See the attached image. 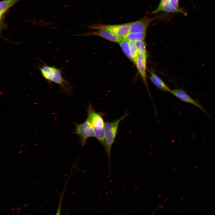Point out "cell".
Returning a JSON list of instances; mask_svg holds the SVG:
<instances>
[{
    "label": "cell",
    "instance_id": "277c9868",
    "mask_svg": "<svg viewBox=\"0 0 215 215\" xmlns=\"http://www.w3.org/2000/svg\"><path fill=\"white\" fill-rule=\"evenodd\" d=\"M130 23L118 25L96 24L90 26L95 29H104L107 30L119 37L125 36L130 33Z\"/></svg>",
    "mask_w": 215,
    "mask_h": 215
},
{
    "label": "cell",
    "instance_id": "9a60e30c",
    "mask_svg": "<svg viewBox=\"0 0 215 215\" xmlns=\"http://www.w3.org/2000/svg\"><path fill=\"white\" fill-rule=\"evenodd\" d=\"M128 41L132 56V60L136 64L138 52L135 44V42L131 40Z\"/></svg>",
    "mask_w": 215,
    "mask_h": 215
},
{
    "label": "cell",
    "instance_id": "4fadbf2b",
    "mask_svg": "<svg viewBox=\"0 0 215 215\" xmlns=\"http://www.w3.org/2000/svg\"><path fill=\"white\" fill-rule=\"evenodd\" d=\"M146 35V32L141 33H129L126 35L119 37L121 41L126 40L134 42L144 40Z\"/></svg>",
    "mask_w": 215,
    "mask_h": 215
},
{
    "label": "cell",
    "instance_id": "e0dca14e",
    "mask_svg": "<svg viewBox=\"0 0 215 215\" xmlns=\"http://www.w3.org/2000/svg\"><path fill=\"white\" fill-rule=\"evenodd\" d=\"M135 42L138 53L147 56L145 44L144 40Z\"/></svg>",
    "mask_w": 215,
    "mask_h": 215
},
{
    "label": "cell",
    "instance_id": "ba28073f",
    "mask_svg": "<svg viewBox=\"0 0 215 215\" xmlns=\"http://www.w3.org/2000/svg\"><path fill=\"white\" fill-rule=\"evenodd\" d=\"M162 11L171 13H179L185 16L187 15L186 13L181 9L173 7L170 3L169 0H161L157 8L152 13H157Z\"/></svg>",
    "mask_w": 215,
    "mask_h": 215
},
{
    "label": "cell",
    "instance_id": "7c38bea8",
    "mask_svg": "<svg viewBox=\"0 0 215 215\" xmlns=\"http://www.w3.org/2000/svg\"><path fill=\"white\" fill-rule=\"evenodd\" d=\"M150 78L153 84L158 88L163 91L170 92L171 90L163 81L154 73H151Z\"/></svg>",
    "mask_w": 215,
    "mask_h": 215
},
{
    "label": "cell",
    "instance_id": "ac0fdd59",
    "mask_svg": "<svg viewBox=\"0 0 215 215\" xmlns=\"http://www.w3.org/2000/svg\"><path fill=\"white\" fill-rule=\"evenodd\" d=\"M171 4L176 8H180L178 4V0H169Z\"/></svg>",
    "mask_w": 215,
    "mask_h": 215
},
{
    "label": "cell",
    "instance_id": "8992f818",
    "mask_svg": "<svg viewBox=\"0 0 215 215\" xmlns=\"http://www.w3.org/2000/svg\"><path fill=\"white\" fill-rule=\"evenodd\" d=\"M152 19L145 16L136 21L130 22V33H141L146 32L149 24Z\"/></svg>",
    "mask_w": 215,
    "mask_h": 215
},
{
    "label": "cell",
    "instance_id": "3957f363",
    "mask_svg": "<svg viewBox=\"0 0 215 215\" xmlns=\"http://www.w3.org/2000/svg\"><path fill=\"white\" fill-rule=\"evenodd\" d=\"M74 125L75 130L74 133L80 138V143L81 146L86 145L89 138L95 137L93 128L87 118L82 123H75Z\"/></svg>",
    "mask_w": 215,
    "mask_h": 215
},
{
    "label": "cell",
    "instance_id": "5b68a950",
    "mask_svg": "<svg viewBox=\"0 0 215 215\" xmlns=\"http://www.w3.org/2000/svg\"><path fill=\"white\" fill-rule=\"evenodd\" d=\"M169 92L181 101L195 106L209 116L206 110L199 102L191 97L184 90L178 89L171 90Z\"/></svg>",
    "mask_w": 215,
    "mask_h": 215
},
{
    "label": "cell",
    "instance_id": "30bf717a",
    "mask_svg": "<svg viewBox=\"0 0 215 215\" xmlns=\"http://www.w3.org/2000/svg\"><path fill=\"white\" fill-rule=\"evenodd\" d=\"M147 56L138 53L136 64L144 83L147 85L146 65Z\"/></svg>",
    "mask_w": 215,
    "mask_h": 215
},
{
    "label": "cell",
    "instance_id": "2e32d148",
    "mask_svg": "<svg viewBox=\"0 0 215 215\" xmlns=\"http://www.w3.org/2000/svg\"><path fill=\"white\" fill-rule=\"evenodd\" d=\"M120 46L126 56L130 59L132 60L128 41L126 40H121L119 43Z\"/></svg>",
    "mask_w": 215,
    "mask_h": 215
},
{
    "label": "cell",
    "instance_id": "7a4b0ae2",
    "mask_svg": "<svg viewBox=\"0 0 215 215\" xmlns=\"http://www.w3.org/2000/svg\"><path fill=\"white\" fill-rule=\"evenodd\" d=\"M87 119L93 128L95 135L104 133L105 122L103 116L105 113L96 111L91 103L89 104L87 108Z\"/></svg>",
    "mask_w": 215,
    "mask_h": 215
},
{
    "label": "cell",
    "instance_id": "8fae6325",
    "mask_svg": "<svg viewBox=\"0 0 215 215\" xmlns=\"http://www.w3.org/2000/svg\"><path fill=\"white\" fill-rule=\"evenodd\" d=\"M40 72L45 80L51 83L53 76V66L44 64L39 68Z\"/></svg>",
    "mask_w": 215,
    "mask_h": 215
},
{
    "label": "cell",
    "instance_id": "9c48e42d",
    "mask_svg": "<svg viewBox=\"0 0 215 215\" xmlns=\"http://www.w3.org/2000/svg\"><path fill=\"white\" fill-rule=\"evenodd\" d=\"M85 34V36H99L108 40L116 43H119L121 41L119 37L116 36L109 31L104 29H98L97 31L89 32Z\"/></svg>",
    "mask_w": 215,
    "mask_h": 215
},
{
    "label": "cell",
    "instance_id": "5bb4252c",
    "mask_svg": "<svg viewBox=\"0 0 215 215\" xmlns=\"http://www.w3.org/2000/svg\"><path fill=\"white\" fill-rule=\"evenodd\" d=\"M19 0H4L0 3V20L5 13Z\"/></svg>",
    "mask_w": 215,
    "mask_h": 215
},
{
    "label": "cell",
    "instance_id": "6da1fadb",
    "mask_svg": "<svg viewBox=\"0 0 215 215\" xmlns=\"http://www.w3.org/2000/svg\"><path fill=\"white\" fill-rule=\"evenodd\" d=\"M125 113L122 116L112 122L106 121L105 123L104 133L105 144L104 147L108 156V162L110 168L111 151L112 146L114 143L117 134V131L120 122L128 115Z\"/></svg>",
    "mask_w": 215,
    "mask_h": 215
},
{
    "label": "cell",
    "instance_id": "52a82bcc",
    "mask_svg": "<svg viewBox=\"0 0 215 215\" xmlns=\"http://www.w3.org/2000/svg\"><path fill=\"white\" fill-rule=\"evenodd\" d=\"M52 82L58 84L67 92H70L69 84L62 77L61 70L55 66H53V76Z\"/></svg>",
    "mask_w": 215,
    "mask_h": 215
}]
</instances>
